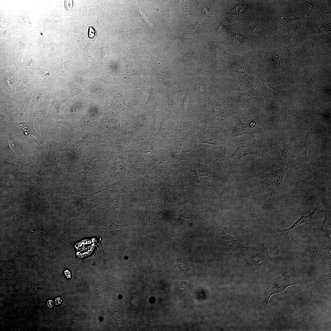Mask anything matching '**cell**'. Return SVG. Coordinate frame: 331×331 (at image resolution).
Segmentation results:
<instances>
[{"label":"cell","mask_w":331,"mask_h":331,"mask_svg":"<svg viewBox=\"0 0 331 331\" xmlns=\"http://www.w3.org/2000/svg\"><path fill=\"white\" fill-rule=\"evenodd\" d=\"M238 144L234 152L223 159L224 164L229 171L233 170L238 162L246 156L254 155L264 158V151L261 146L252 141L249 136H245Z\"/></svg>","instance_id":"obj_1"},{"label":"cell","mask_w":331,"mask_h":331,"mask_svg":"<svg viewBox=\"0 0 331 331\" xmlns=\"http://www.w3.org/2000/svg\"><path fill=\"white\" fill-rule=\"evenodd\" d=\"M236 255L244 256L248 264L256 267L269 268L277 262L270 257L263 243L248 247Z\"/></svg>","instance_id":"obj_2"},{"label":"cell","mask_w":331,"mask_h":331,"mask_svg":"<svg viewBox=\"0 0 331 331\" xmlns=\"http://www.w3.org/2000/svg\"><path fill=\"white\" fill-rule=\"evenodd\" d=\"M285 238L292 249L302 256L322 262L330 261V245L324 248L318 247L303 244L288 235Z\"/></svg>","instance_id":"obj_3"},{"label":"cell","mask_w":331,"mask_h":331,"mask_svg":"<svg viewBox=\"0 0 331 331\" xmlns=\"http://www.w3.org/2000/svg\"><path fill=\"white\" fill-rule=\"evenodd\" d=\"M270 280L269 282H266V288L264 292V295L267 299V304L272 295L283 292L289 286L299 283L296 276L292 273L289 266L286 268L281 276Z\"/></svg>","instance_id":"obj_4"},{"label":"cell","mask_w":331,"mask_h":331,"mask_svg":"<svg viewBox=\"0 0 331 331\" xmlns=\"http://www.w3.org/2000/svg\"><path fill=\"white\" fill-rule=\"evenodd\" d=\"M261 178L260 182L264 198L263 210L268 213L276 209L286 208L287 206L278 198L271 184L265 179Z\"/></svg>","instance_id":"obj_5"},{"label":"cell","mask_w":331,"mask_h":331,"mask_svg":"<svg viewBox=\"0 0 331 331\" xmlns=\"http://www.w3.org/2000/svg\"><path fill=\"white\" fill-rule=\"evenodd\" d=\"M133 213L140 221L143 233L145 234L153 232H158L159 228L155 225L157 215L152 208L147 206L145 209L134 210Z\"/></svg>","instance_id":"obj_6"},{"label":"cell","mask_w":331,"mask_h":331,"mask_svg":"<svg viewBox=\"0 0 331 331\" xmlns=\"http://www.w3.org/2000/svg\"><path fill=\"white\" fill-rule=\"evenodd\" d=\"M289 168L288 166L281 168L271 164L268 166L261 174V178L266 179L275 191L281 190L284 176Z\"/></svg>","instance_id":"obj_7"},{"label":"cell","mask_w":331,"mask_h":331,"mask_svg":"<svg viewBox=\"0 0 331 331\" xmlns=\"http://www.w3.org/2000/svg\"><path fill=\"white\" fill-rule=\"evenodd\" d=\"M290 150L283 142L271 150L269 152L272 160V165L281 168H284L290 158Z\"/></svg>","instance_id":"obj_8"},{"label":"cell","mask_w":331,"mask_h":331,"mask_svg":"<svg viewBox=\"0 0 331 331\" xmlns=\"http://www.w3.org/2000/svg\"><path fill=\"white\" fill-rule=\"evenodd\" d=\"M257 123L254 120L245 118L237 119L234 128L229 137L231 139L238 136H248L255 133L258 127Z\"/></svg>","instance_id":"obj_9"},{"label":"cell","mask_w":331,"mask_h":331,"mask_svg":"<svg viewBox=\"0 0 331 331\" xmlns=\"http://www.w3.org/2000/svg\"><path fill=\"white\" fill-rule=\"evenodd\" d=\"M102 190L93 193L83 194L72 192L64 186L61 194L63 202L70 206L76 207L83 201L94 197L95 195Z\"/></svg>","instance_id":"obj_10"},{"label":"cell","mask_w":331,"mask_h":331,"mask_svg":"<svg viewBox=\"0 0 331 331\" xmlns=\"http://www.w3.org/2000/svg\"><path fill=\"white\" fill-rule=\"evenodd\" d=\"M215 234L218 244L230 253L238 249H246L248 247L237 242L232 236L227 234L221 229L217 228Z\"/></svg>","instance_id":"obj_11"},{"label":"cell","mask_w":331,"mask_h":331,"mask_svg":"<svg viewBox=\"0 0 331 331\" xmlns=\"http://www.w3.org/2000/svg\"><path fill=\"white\" fill-rule=\"evenodd\" d=\"M89 222L92 226L105 230H117L120 233L123 234V230L126 229V224L117 225L114 223L106 219L103 216H95L89 219Z\"/></svg>","instance_id":"obj_12"},{"label":"cell","mask_w":331,"mask_h":331,"mask_svg":"<svg viewBox=\"0 0 331 331\" xmlns=\"http://www.w3.org/2000/svg\"><path fill=\"white\" fill-rule=\"evenodd\" d=\"M104 203V199L99 197H94L88 199L81 203L80 207L76 210V214L80 217H84L96 207Z\"/></svg>","instance_id":"obj_13"},{"label":"cell","mask_w":331,"mask_h":331,"mask_svg":"<svg viewBox=\"0 0 331 331\" xmlns=\"http://www.w3.org/2000/svg\"><path fill=\"white\" fill-rule=\"evenodd\" d=\"M308 147L305 142L304 144H299L295 140L294 143L292 151L294 156L298 162L302 166H306L310 163L307 156Z\"/></svg>","instance_id":"obj_14"},{"label":"cell","mask_w":331,"mask_h":331,"mask_svg":"<svg viewBox=\"0 0 331 331\" xmlns=\"http://www.w3.org/2000/svg\"><path fill=\"white\" fill-rule=\"evenodd\" d=\"M319 207V204L317 202L315 208L310 214L306 215H302L291 227L287 229H282L281 234L283 236L284 238L288 236L289 232L295 227L305 222L311 221L314 216Z\"/></svg>","instance_id":"obj_15"},{"label":"cell","mask_w":331,"mask_h":331,"mask_svg":"<svg viewBox=\"0 0 331 331\" xmlns=\"http://www.w3.org/2000/svg\"><path fill=\"white\" fill-rule=\"evenodd\" d=\"M322 211L325 214V217L322 221L321 229L326 233L328 238V243L331 246V214L329 210H322Z\"/></svg>","instance_id":"obj_16"},{"label":"cell","mask_w":331,"mask_h":331,"mask_svg":"<svg viewBox=\"0 0 331 331\" xmlns=\"http://www.w3.org/2000/svg\"><path fill=\"white\" fill-rule=\"evenodd\" d=\"M30 163L22 165H18L12 163L7 162H4L2 165V171L4 173L10 174L14 173L16 171L27 166Z\"/></svg>","instance_id":"obj_17"},{"label":"cell","mask_w":331,"mask_h":331,"mask_svg":"<svg viewBox=\"0 0 331 331\" xmlns=\"http://www.w3.org/2000/svg\"><path fill=\"white\" fill-rule=\"evenodd\" d=\"M93 168L86 167L82 172L84 175V178L81 180V182L91 183L95 182L96 180L95 177L96 173L94 172Z\"/></svg>","instance_id":"obj_18"},{"label":"cell","mask_w":331,"mask_h":331,"mask_svg":"<svg viewBox=\"0 0 331 331\" xmlns=\"http://www.w3.org/2000/svg\"><path fill=\"white\" fill-rule=\"evenodd\" d=\"M23 181L28 184H32L35 185L40 184L43 182L44 179L36 175H30L25 177L23 179Z\"/></svg>","instance_id":"obj_19"},{"label":"cell","mask_w":331,"mask_h":331,"mask_svg":"<svg viewBox=\"0 0 331 331\" xmlns=\"http://www.w3.org/2000/svg\"><path fill=\"white\" fill-rule=\"evenodd\" d=\"M189 282H182L177 281V291L179 295H184L189 288Z\"/></svg>","instance_id":"obj_20"},{"label":"cell","mask_w":331,"mask_h":331,"mask_svg":"<svg viewBox=\"0 0 331 331\" xmlns=\"http://www.w3.org/2000/svg\"><path fill=\"white\" fill-rule=\"evenodd\" d=\"M22 126L24 133L26 135H30L33 137V140L39 144H43L44 143V139L43 138L40 137L36 133H32L29 131L27 127L24 126L23 124H20Z\"/></svg>","instance_id":"obj_21"},{"label":"cell","mask_w":331,"mask_h":331,"mask_svg":"<svg viewBox=\"0 0 331 331\" xmlns=\"http://www.w3.org/2000/svg\"><path fill=\"white\" fill-rule=\"evenodd\" d=\"M211 50L213 53L216 56L221 55L225 52L223 49L215 44L212 45Z\"/></svg>","instance_id":"obj_22"},{"label":"cell","mask_w":331,"mask_h":331,"mask_svg":"<svg viewBox=\"0 0 331 331\" xmlns=\"http://www.w3.org/2000/svg\"><path fill=\"white\" fill-rule=\"evenodd\" d=\"M65 7L68 10H70L71 9L73 6V2L72 0H66L65 2Z\"/></svg>","instance_id":"obj_23"},{"label":"cell","mask_w":331,"mask_h":331,"mask_svg":"<svg viewBox=\"0 0 331 331\" xmlns=\"http://www.w3.org/2000/svg\"><path fill=\"white\" fill-rule=\"evenodd\" d=\"M62 302V299L60 297H57L55 301V304L56 305L60 304Z\"/></svg>","instance_id":"obj_24"},{"label":"cell","mask_w":331,"mask_h":331,"mask_svg":"<svg viewBox=\"0 0 331 331\" xmlns=\"http://www.w3.org/2000/svg\"><path fill=\"white\" fill-rule=\"evenodd\" d=\"M54 302L52 300H49L47 302V306L49 308L52 307L54 306Z\"/></svg>","instance_id":"obj_25"},{"label":"cell","mask_w":331,"mask_h":331,"mask_svg":"<svg viewBox=\"0 0 331 331\" xmlns=\"http://www.w3.org/2000/svg\"><path fill=\"white\" fill-rule=\"evenodd\" d=\"M64 274L65 275L66 277L68 279H69L70 277V272L67 270H66L64 272Z\"/></svg>","instance_id":"obj_26"}]
</instances>
